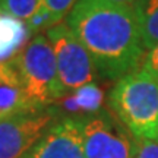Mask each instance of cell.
I'll return each instance as SVG.
<instances>
[{
	"label": "cell",
	"instance_id": "1",
	"mask_svg": "<svg viewBox=\"0 0 158 158\" xmlns=\"http://www.w3.org/2000/svg\"><path fill=\"white\" fill-rule=\"evenodd\" d=\"M66 23L91 54L100 76L118 81L141 68L147 48L132 6L79 0Z\"/></svg>",
	"mask_w": 158,
	"mask_h": 158
},
{
	"label": "cell",
	"instance_id": "2",
	"mask_svg": "<svg viewBox=\"0 0 158 158\" xmlns=\"http://www.w3.org/2000/svg\"><path fill=\"white\" fill-rule=\"evenodd\" d=\"M108 107L136 139H158L157 75L139 68L116 81Z\"/></svg>",
	"mask_w": 158,
	"mask_h": 158
},
{
	"label": "cell",
	"instance_id": "3",
	"mask_svg": "<svg viewBox=\"0 0 158 158\" xmlns=\"http://www.w3.org/2000/svg\"><path fill=\"white\" fill-rule=\"evenodd\" d=\"M12 63L28 97L38 108L51 107L66 94L59 79L54 48L47 35H34Z\"/></svg>",
	"mask_w": 158,
	"mask_h": 158
},
{
	"label": "cell",
	"instance_id": "4",
	"mask_svg": "<svg viewBox=\"0 0 158 158\" xmlns=\"http://www.w3.org/2000/svg\"><path fill=\"white\" fill-rule=\"evenodd\" d=\"M45 35L54 48L59 79L66 94L86 84L97 82L100 73L95 63L68 23L62 22L53 27Z\"/></svg>",
	"mask_w": 158,
	"mask_h": 158
},
{
	"label": "cell",
	"instance_id": "5",
	"mask_svg": "<svg viewBox=\"0 0 158 158\" xmlns=\"http://www.w3.org/2000/svg\"><path fill=\"white\" fill-rule=\"evenodd\" d=\"M86 158H136V138L110 110L82 117Z\"/></svg>",
	"mask_w": 158,
	"mask_h": 158
},
{
	"label": "cell",
	"instance_id": "6",
	"mask_svg": "<svg viewBox=\"0 0 158 158\" xmlns=\"http://www.w3.org/2000/svg\"><path fill=\"white\" fill-rule=\"evenodd\" d=\"M59 118L51 107L0 120V158H23Z\"/></svg>",
	"mask_w": 158,
	"mask_h": 158
},
{
	"label": "cell",
	"instance_id": "7",
	"mask_svg": "<svg viewBox=\"0 0 158 158\" xmlns=\"http://www.w3.org/2000/svg\"><path fill=\"white\" fill-rule=\"evenodd\" d=\"M23 158H86L82 117H59Z\"/></svg>",
	"mask_w": 158,
	"mask_h": 158
},
{
	"label": "cell",
	"instance_id": "8",
	"mask_svg": "<svg viewBox=\"0 0 158 158\" xmlns=\"http://www.w3.org/2000/svg\"><path fill=\"white\" fill-rule=\"evenodd\" d=\"M40 110L28 97L13 63L0 64V120Z\"/></svg>",
	"mask_w": 158,
	"mask_h": 158
},
{
	"label": "cell",
	"instance_id": "9",
	"mask_svg": "<svg viewBox=\"0 0 158 158\" xmlns=\"http://www.w3.org/2000/svg\"><path fill=\"white\" fill-rule=\"evenodd\" d=\"M106 94L97 82H91L59 98L51 108L59 117H86L102 110Z\"/></svg>",
	"mask_w": 158,
	"mask_h": 158
},
{
	"label": "cell",
	"instance_id": "10",
	"mask_svg": "<svg viewBox=\"0 0 158 158\" xmlns=\"http://www.w3.org/2000/svg\"><path fill=\"white\" fill-rule=\"evenodd\" d=\"M32 38L25 21L0 10V64L10 63Z\"/></svg>",
	"mask_w": 158,
	"mask_h": 158
},
{
	"label": "cell",
	"instance_id": "11",
	"mask_svg": "<svg viewBox=\"0 0 158 158\" xmlns=\"http://www.w3.org/2000/svg\"><path fill=\"white\" fill-rule=\"evenodd\" d=\"M132 7L143 45L147 51L151 50L158 44V0H138Z\"/></svg>",
	"mask_w": 158,
	"mask_h": 158
},
{
	"label": "cell",
	"instance_id": "12",
	"mask_svg": "<svg viewBox=\"0 0 158 158\" xmlns=\"http://www.w3.org/2000/svg\"><path fill=\"white\" fill-rule=\"evenodd\" d=\"M41 3L43 0H0V10L27 22Z\"/></svg>",
	"mask_w": 158,
	"mask_h": 158
},
{
	"label": "cell",
	"instance_id": "13",
	"mask_svg": "<svg viewBox=\"0 0 158 158\" xmlns=\"http://www.w3.org/2000/svg\"><path fill=\"white\" fill-rule=\"evenodd\" d=\"M27 25H28L29 31H31V34L34 37V35L43 34L44 31L47 32L50 28L56 27L59 23H57L56 18H54V15L51 13L50 9H48L44 3H41L40 7L35 10L34 15L27 21Z\"/></svg>",
	"mask_w": 158,
	"mask_h": 158
},
{
	"label": "cell",
	"instance_id": "14",
	"mask_svg": "<svg viewBox=\"0 0 158 158\" xmlns=\"http://www.w3.org/2000/svg\"><path fill=\"white\" fill-rule=\"evenodd\" d=\"M78 2L79 0H43V3L54 15L57 23H62L63 19L68 18V15L72 12Z\"/></svg>",
	"mask_w": 158,
	"mask_h": 158
},
{
	"label": "cell",
	"instance_id": "15",
	"mask_svg": "<svg viewBox=\"0 0 158 158\" xmlns=\"http://www.w3.org/2000/svg\"><path fill=\"white\" fill-rule=\"evenodd\" d=\"M136 158H158V139H136Z\"/></svg>",
	"mask_w": 158,
	"mask_h": 158
},
{
	"label": "cell",
	"instance_id": "16",
	"mask_svg": "<svg viewBox=\"0 0 158 158\" xmlns=\"http://www.w3.org/2000/svg\"><path fill=\"white\" fill-rule=\"evenodd\" d=\"M141 68L145 69L149 73H154L158 76V44L155 47H152L151 50L147 51Z\"/></svg>",
	"mask_w": 158,
	"mask_h": 158
},
{
	"label": "cell",
	"instance_id": "17",
	"mask_svg": "<svg viewBox=\"0 0 158 158\" xmlns=\"http://www.w3.org/2000/svg\"><path fill=\"white\" fill-rule=\"evenodd\" d=\"M108 2H113L117 5H124V6H133L138 0H108Z\"/></svg>",
	"mask_w": 158,
	"mask_h": 158
}]
</instances>
